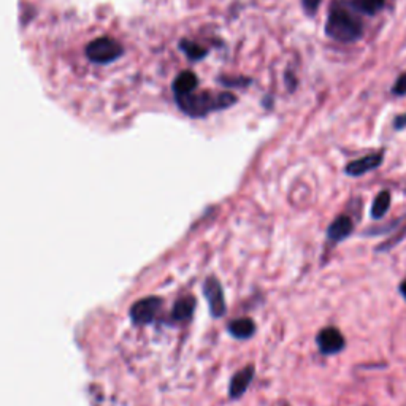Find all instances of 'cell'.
<instances>
[{
    "instance_id": "cell-4",
    "label": "cell",
    "mask_w": 406,
    "mask_h": 406,
    "mask_svg": "<svg viewBox=\"0 0 406 406\" xmlns=\"http://www.w3.org/2000/svg\"><path fill=\"white\" fill-rule=\"evenodd\" d=\"M162 307V298L159 297H145L135 302L130 307V321L135 326H148L151 324Z\"/></svg>"
},
{
    "instance_id": "cell-7",
    "label": "cell",
    "mask_w": 406,
    "mask_h": 406,
    "mask_svg": "<svg viewBox=\"0 0 406 406\" xmlns=\"http://www.w3.org/2000/svg\"><path fill=\"white\" fill-rule=\"evenodd\" d=\"M383 162H384V151L368 154V156H364V158L349 162V164L345 167V173L348 175V177H353V178L364 177V175L376 170L378 167L383 165Z\"/></svg>"
},
{
    "instance_id": "cell-16",
    "label": "cell",
    "mask_w": 406,
    "mask_h": 406,
    "mask_svg": "<svg viewBox=\"0 0 406 406\" xmlns=\"http://www.w3.org/2000/svg\"><path fill=\"white\" fill-rule=\"evenodd\" d=\"M181 49H183V51L189 56L191 59H202V58H205V56H207V49L200 48L197 43H192V42H187V40L181 42Z\"/></svg>"
},
{
    "instance_id": "cell-6",
    "label": "cell",
    "mask_w": 406,
    "mask_h": 406,
    "mask_svg": "<svg viewBox=\"0 0 406 406\" xmlns=\"http://www.w3.org/2000/svg\"><path fill=\"white\" fill-rule=\"evenodd\" d=\"M203 296L207 298L210 313L213 317H222L227 311L226 298H224V291L216 277H208L203 283Z\"/></svg>"
},
{
    "instance_id": "cell-15",
    "label": "cell",
    "mask_w": 406,
    "mask_h": 406,
    "mask_svg": "<svg viewBox=\"0 0 406 406\" xmlns=\"http://www.w3.org/2000/svg\"><path fill=\"white\" fill-rule=\"evenodd\" d=\"M406 236V224L402 222V229L398 230V232L395 234H392V236L387 241L384 243H381V245L376 246V249L374 251L376 253H387V251H391V249H393V246H397L400 241H402L403 239Z\"/></svg>"
},
{
    "instance_id": "cell-13",
    "label": "cell",
    "mask_w": 406,
    "mask_h": 406,
    "mask_svg": "<svg viewBox=\"0 0 406 406\" xmlns=\"http://www.w3.org/2000/svg\"><path fill=\"white\" fill-rule=\"evenodd\" d=\"M392 197L389 191H381L376 197H374L370 210V216L373 221H379L387 215V211L391 208Z\"/></svg>"
},
{
    "instance_id": "cell-1",
    "label": "cell",
    "mask_w": 406,
    "mask_h": 406,
    "mask_svg": "<svg viewBox=\"0 0 406 406\" xmlns=\"http://www.w3.org/2000/svg\"><path fill=\"white\" fill-rule=\"evenodd\" d=\"M326 34L332 40L353 43L364 35V24L360 18L353 13L345 4L334 2L326 21Z\"/></svg>"
},
{
    "instance_id": "cell-17",
    "label": "cell",
    "mask_w": 406,
    "mask_h": 406,
    "mask_svg": "<svg viewBox=\"0 0 406 406\" xmlns=\"http://www.w3.org/2000/svg\"><path fill=\"white\" fill-rule=\"evenodd\" d=\"M392 94H395V96H406V73L400 75L395 84L392 87Z\"/></svg>"
},
{
    "instance_id": "cell-18",
    "label": "cell",
    "mask_w": 406,
    "mask_h": 406,
    "mask_svg": "<svg viewBox=\"0 0 406 406\" xmlns=\"http://www.w3.org/2000/svg\"><path fill=\"white\" fill-rule=\"evenodd\" d=\"M322 0H302V5H303V10L307 11V13L311 16L315 15L317 8H319Z\"/></svg>"
},
{
    "instance_id": "cell-9",
    "label": "cell",
    "mask_w": 406,
    "mask_h": 406,
    "mask_svg": "<svg viewBox=\"0 0 406 406\" xmlns=\"http://www.w3.org/2000/svg\"><path fill=\"white\" fill-rule=\"evenodd\" d=\"M254 374H255V367L254 365H246L245 368H241V370L236 372L232 379H230V384H229V395L230 398H240L245 395V392L248 391V387L251 386L253 379H254Z\"/></svg>"
},
{
    "instance_id": "cell-3",
    "label": "cell",
    "mask_w": 406,
    "mask_h": 406,
    "mask_svg": "<svg viewBox=\"0 0 406 406\" xmlns=\"http://www.w3.org/2000/svg\"><path fill=\"white\" fill-rule=\"evenodd\" d=\"M122 46L110 37H100L86 46V56L96 64H110L121 58Z\"/></svg>"
},
{
    "instance_id": "cell-20",
    "label": "cell",
    "mask_w": 406,
    "mask_h": 406,
    "mask_svg": "<svg viewBox=\"0 0 406 406\" xmlns=\"http://www.w3.org/2000/svg\"><path fill=\"white\" fill-rule=\"evenodd\" d=\"M400 293H402V297L405 298V302H406V279H403L402 283H400Z\"/></svg>"
},
{
    "instance_id": "cell-5",
    "label": "cell",
    "mask_w": 406,
    "mask_h": 406,
    "mask_svg": "<svg viewBox=\"0 0 406 406\" xmlns=\"http://www.w3.org/2000/svg\"><path fill=\"white\" fill-rule=\"evenodd\" d=\"M316 345L322 355H336L345 351L346 338L338 329L329 326L316 335Z\"/></svg>"
},
{
    "instance_id": "cell-10",
    "label": "cell",
    "mask_w": 406,
    "mask_h": 406,
    "mask_svg": "<svg viewBox=\"0 0 406 406\" xmlns=\"http://www.w3.org/2000/svg\"><path fill=\"white\" fill-rule=\"evenodd\" d=\"M255 324L251 317H240L227 326V332L236 340H249L255 334Z\"/></svg>"
},
{
    "instance_id": "cell-11",
    "label": "cell",
    "mask_w": 406,
    "mask_h": 406,
    "mask_svg": "<svg viewBox=\"0 0 406 406\" xmlns=\"http://www.w3.org/2000/svg\"><path fill=\"white\" fill-rule=\"evenodd\" d=\"M194 310H196V298L194 297H181L173 305V311H172V319L175 322H186L189 321Z\"/></svg>"
},
{
    "instance_id": "cell-19",
    "label": "cell",
    "mask_w": 406,
    "mask_h": 406,
    "mask_svg": "<svg viewBox=\"0 0 406 406\" xmlns=\"http://www.w3.org/2000/svg\"><path fill=\"white\" fill-rule=\"evenodd\" d=\"M393 129H395V130L406 129V113L405 115H398L395 120H393Z\"/></svg>"
},
{
    "instance_id": "cell-2",
    "label": "cell",
    "mask_w": 406,
    "mask_h": 406,
    "mask_svg": "<svg viewBox=\"0 0 406 406\" xmlns=\"http://www.w3.org/2000/svg\"><path fill=\"white\" fill-rule=\"evenodd\" d=\"M177 102L179 108L184 111L186 115L194 118L207 116L211 111L226 110L236 102V97L232 92H197L192 91L184 96H178Z\"/></svg>"
},
{
    "instance_id": "cell-14",
    "label": "cell",
    "mask_w": 406,
    "mask_h": 406,
    "mask_svg": "<svg viewBox=\"0 0 406 406\" xmlns=\"http://www.w3.org/2000/svg\"><path fill=\"white\" fill-rule=\"evenodd\" d=\"M384 4L386 0H353L351 5L353 7L360 11V13H365V15H376L378 11H381L384 8Z\"/></svg>"
},
{
    "instance_id": "cell-8",
    "label": "cell",
    "mask_w": 406,
    "mask_h": 406,
    "mask_svg": "<svg viewBox=\"0 0 406 406\" xmlns=\"http://www.w3.org/2000/svg\"><path fill=\"white\" fill-rule=\"evenodd\" d=\"M354 220L349 215H340L329 224L327 227V241L330 245L335 246L338 243L348 240L354 232Z\"/></svg>"
},
{
    "instance_id": "cell-12",
    "label": "cell",
    "mask_w": 406,
    "mask_h": 406,
    "mask_svg": "<svg viewBox=\"0 0 406 406\" xmlns=\"http://www.w3.org/2000/svg\"><path fill=\"white\" fill-rule=\"evenodd\" d=\"M197 86H198V78H197L196 73L191 72V70L181 72L173 83L175 97L184 96V94H189L192 91H196Z\"/></svg>"
}]
</instances>
